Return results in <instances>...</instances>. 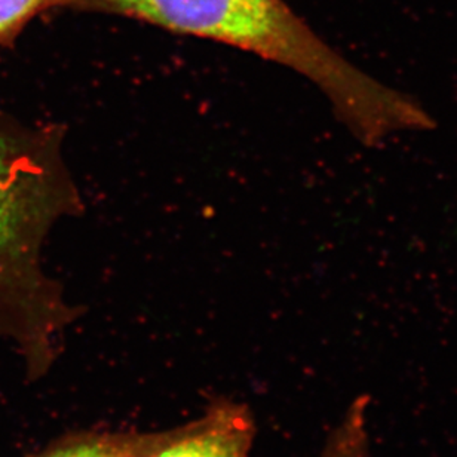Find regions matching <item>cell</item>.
Segmentation results:
<instances>
[{"label": "cell", "mask_w": 457, "mask_h": 457, "mask_svg": "<svg viewBox=\"0 0 457 457\" xmlns=\"http://www.w3.org/2000/svg\"><path fill=\"white\" fill-rule=\"evenodd\" d=\"M67 8L132 18L288 67L318 85L337 118L367 145L434 127L418 103L352 66L286 0H69Z\"/></svg>", "instance_id": "1"}, {"label": "cell", "mask_w": 457, "mask_h": 457, "mask_svg": "<svg viewBox=\"0 0 457 457\" xmlns=\"http://www.w3.org/2000/svg\"><path fill=\"white\" fill-rule=\"evenodd\" d=\"M82 205L55 125L0 116V327L37 333L66 313L44 269L51 228Z\"/></svg>", "instance_id": "2"}, {"label": "cell", "mask_w": 457, "mask_h": 457, "mask_svg": "<svg viewBox=\"0 0 457 457\" xmlns=\"http://www.w3.org/2000/svg\"><path fill=\"white\" fill-rule=\"evenodd\" d=\"M251 428L237 414H219L159 445L145 457H248Z\"/></svg>", "instance_id": "3"}, {"label": "cell", "mask_w": 457, "mask_h": 457, "mask_svg": "<svg viewBox=\"0 0 457 457\" xmlns=\"http://www.w3.org/2000/svg\"><path fill=\"white\" fill-rule=\"evenodd\" d=\"M318 457H370V403L356 396Z\"/></svg>", "instance_id": "4"}, {"label": "cell", "mask_w": 457, "mask_h": 457, "mask_svg": "<svg viewBox=\"0 0 457 457\" xmlns=\"http://www.w3.org/2000/svg\"><path fill=\"white\" fill-rule=\"evenodd\" d=\"M67 4L69 0H0V46H12L33 18Z\"/></svg>", "instance_id": "5"}, {"label": "cell", "mask_w": 457, "mask_h": 457, "mask_svg": "<svg viewBox=\"0 0 457 457\" xmlns=\"http://www.w3.org/2000/svg\"><path fill=\"white\" fill-rule=\"evenodd\" d=\"M42 457H145V454L129 441L96 438L66 445Z\"/></svg>", "instance_id": "6"}]
</instances>
